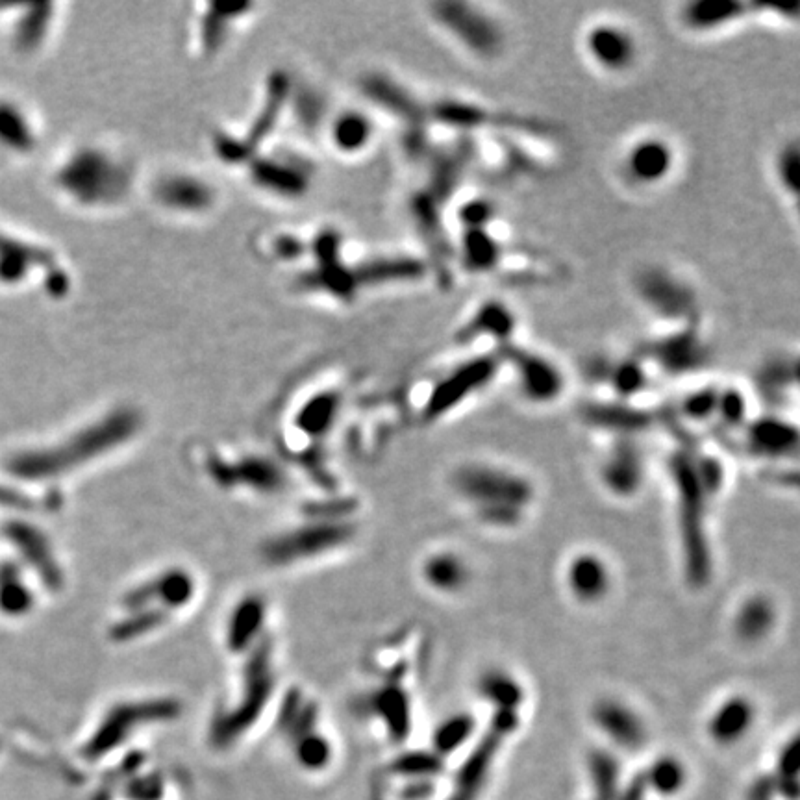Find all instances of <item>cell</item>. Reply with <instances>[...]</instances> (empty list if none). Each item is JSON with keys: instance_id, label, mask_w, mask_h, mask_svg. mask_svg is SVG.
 <instances>
[{"instance_id": "obj_1", "label": "cell", "mask_w": 800, "mask_h": 800, "mask_svg": "<svg viewBox=\"0 0 800 800\" xmlns=\"http://www.w3.org/2000/svg\"><path fill=\"white\" fill-rule=\"evenodd\" d=\"M452 488L473 506L482 525L515 528L534 500L532 482L512 469L493 463H463L452 475Z\"/></svg>"}, {"instance_id": "obj_2", "label": "cell", "mask_w": 800, "mask_h": 800, "mask_svg": "<svg viewBox=\"0 0 800 800\" xmlns=\"http://www.w3.org/2000/svg\"><path fill=\"white\" fill-rule=\"evenodd\" d=\"M669 467L675 486L684 571L693 588H702L710 582L712 576V554L706 534V502L710 497L700 484L691 454L676 452Z\"/></svg>"}, {"instance_id": "obj_3", "label": "cell", "mask_w": 800, "mask_h": 800, "mask_svg": "<svg viewBox=\"0 0 800 800\" xmlns=\"http://www.w3.org/2000/svg\"><path fill=\"white\" fill-rule=\"evenodd\" d=\"M138 426L136 413L119 410L65 441L60 449L39 452L32 456V460H25V473L28 476H54L80 467L128 441L136 434Z\"/></svg>"}, {"instance_id": "obj_4", "label": "cell", "mask_w": 800, "mask_h": 800, "mask_svg": "<svg viewBox=\"0 0 800 800\" xmlns=\"http://www.w3.org/2000/svg\"><path fill=\"white\" fill-rule=\"evenodd\" d=\"M432 21L456 47L478 62H495L506 49V30L488 8L473 2H436Z\"/></svg>"}, {"instance_id": "obj_5", "label": "cell", "mask_w": 800, "mask_h": 800, "mask_svg": "<svg viewBox=\"0 0 800 800\" xmlns=\"http://www.w3.org/2000/svg\"><path fill=\"white\" fill-rule=\"evenodd\" d=\"M632 286L641 304L669 328L699 321L697 291L675 271L647 265L636 273Z\"/></svg>"}, {"instance_id": "obj_6", "label": "cell", "mask_w": 800, "mask_h": 800, "mask_svg": "<svg viewBox=\"0 0 800 800\" xmlns=\"http://www.w3.org/2000/svg\"><path fill=\"white\" fill-rule=\"evenodd\" d=\"M678 167L675 143L663 134H639L626 143L617 160V173L628 188L652 191L665 186Z\"/></svg>"}, {"instance_id": "obj_7", "label": "cell", "mask_w": 800, "mask_h": 800, "mask_svg": "<svg viewBox=\"0 0 800 800\" xmlns=\"http://www.w3.org/2000/svg\"><path fill=\"white\" fill-rule=\"evenodd\" d=\"M502 358L499 350L491 354H476L473 358L460 363L447 375L439 380L434 389L430 391L425 404L423 417L426 421H438L447 417L450 412L463 406L471 397H476L480 391L488 388L489 384L499 375L502 367Z\"/></svg>"}, {"instance_id": "obj_8", "label": "cell", "mask_w": 800, "mask_h": 800, "mask_svg": "<svg viewBox=\"0 0 800 800\" xmlns=\"http://www.w3.org/2000/svg\"><path fill=\"white\" fill-rule=\"evenodd\" d=\"M582 52L604 75L625 76L638 67L641 43L630 26L613 19H599L582 32Z\"/></svg>"}, {"instance_id": "obj_9", "label": "cell", "mask_w": 800, "mask_h": 800, "mask_svg": "<svg viewBox=\"0 0 800 800\" xmlns=\"http://www.w3.org/2000/svg\"><path fill=\"white\" fill-rule=\"evenodd\" d=\"M521 713L495 712L486 732L476 738L475 749L460 765L449 800H476L484 789L486 778L497 760L504 741L519 728Z\"/></svg>"}, {"instance_id": "obj_10", "label": "cell", "mask_w": 800, "mask_h": 800, "mask_svg": "<svg viewBox=\"0 0 800 800\" xmlns=\"http://www.w3.org/2000/svg\"><path fill=\"white\" fill-rule=\"evenodd\" d=\"M504 365H510L521 395L532 404L547 406L565 391V373L558 363L538 350L526 349L515 341L499 349Z\"/></svg>"}, {"instance_id": "obj_11", "label": "cell", "mask_w": 800, "mask_h": 800, "mask_svg": "<svg viewBox=\"0 0 800 800\" xmlns=\"http://www.w3.org/2000/svg\"><path fill=\"white\" fill-rule=\"evenodd\" d=\"M271 689H273V675H271L269 650L263 647L254 654V658L247 665L241 702L213 726V738L219 747L234 743V739L249 730L271 697Z\"/></svg>"}, {"instance_id": "obj_12", "label": "cell", "mask_w": 800, "mask_h": 800, "mask_svg": "<svg viewBox=\"0 0 800 800\" xmlns=\"http://www.w3.org/2000/svg\"><path fill=\"white\" fill-rule=\"evenodd\" d=\"M699 326V321H693L669 328L663 336L650 341L641 356L667 375L695 373L708 360V347Z\"/></svg>"}, {"instance_id": "obj_13", "label": "cell", "mask_w": 800, "mask_h": 800, "mask_svg": "<svg viewBox=\"0 0 800 800\" xmlns=\"http://www.w3.org/2000/svg\"><path fill=\"white\" fill-rule=\"evenodd\" d=\"M752 19V2L691 0L678 6L676 21L693 36H713Z\"/></svg>"}, {"instance_id": "obj_14", "label": "cell", "mask_w": 800, "mask_h": 800, "mask_svg": "<svg viewBox=\"0 0 800 800\" xmlns=\"http://www.w3.org/2000/svg\"><path fill=\"white\" fill-rule=\"evenodd\" d=\"M591 721L619 749L639 750L647 743V725L634 706L619 697H602L591 708Z\"/></svg>"}, {"instance_id": "obj_15", "label": "cell", "mask_w": 800, "mask_h": 800, "mask_svg": "<svg viewBox=\"0 0 800 800\" xmlns=\"http://www.w3.org/2000/svg\"><path fill=\"white\" fill-rule=\"evenodd\" d=\"M176 710L178 706L173 700H141L119 704L102 721L99 732L93 738V747L99 750L112 749L126 738L128 732L138 728L136 725L169 719L176 715Z\"/></svg>"}, {"instance_id": "obj_16", "label": "cell", "mask_w": 800, "mask_h": 800, "mask_svg": "<svg viewBox=\"0 0 800 800\" xmlns=\"http://www.w3.org/2000/svg\"><path fill=\"white\" fill-rule=\"evenodd\" d=\"M519 317L512 308L499 299H489L476 306V310L465 319L458 332V343L489 341L499 349L510 345L517 336Z\"/></svg>"}, {"instance_id": "obj_17", "label": "cell", "mask_w": 800, "mask_h": 800, "mask_svg": "<svg viewBox=\"0 0 800 800\" xmlns=\"http://www.w3.org/2000/svg\"><path fill=\"white\" fill-rule=\"evenodd\" d=\"M565 586L580 604H599L610 595L612 569L593 550H580L565 567Z\"/></svg>"}, {"instance_id": "obj_18", "label": "cell", "mask_w": 800, "mask_h": 800, "mask_svg": "<svg viewBox=\"0 0 800 800\" xmlns=\"http://www.w3.org/2000/svg\"><path fill=\"white\" fill-rule=\"evenodd\" d=\"M600 480L606 491L619 499L639 493L645 480V460L638 445L626 438L615 443L600 465Z\"/></svg>"}, {"instance_id": "obj_19", "label": "cell", "mask_w": 800, "mask_h": 800, "mask_svg": "<svg viewBox=\"0 0 800 800\" xmlns=\"http://www.w3.org/2000/svg\"><path fill=\"white\" fill-rule=\"evenodd\" d=\"M756 706L747 695H728L708 717L706 732L715 745L734 747L747 738L756 723Z\"/></svg>"}, {"instance_id": "obj_20", "label": "cell", "mask_w": 800, "mask_h": 800, "mask_svg": "<svg viewBox=\"0 0 800 800\" xmlns=\"http://www.w3.org/2000/svg\"><path fill=\"white\" fill-rule=\"evenodd\" d=\"M349 538L350 530L345 526H306L302 530L291 532L289 536L276 539L267 554L273 562L288 563L317 556L332 547H338Z\"/></svg>"}, {"instance_id": "obj_21", "label": "cell", "mask_w": 800, "mask_h": 800, "mask_svg": "<svg viewBox=\"0 0 800 800\" xmlns=\"http://www.w3.org/2000/svg\"><path fill=\"white\" fill-rule=\"evenodd\" d=\"M747 428L750 450L765 458H788L797 452L799 432L797 426L778 415H765L752 421Z\"/></svg>"}, {"instance_id": "obj_22", "label": "cell", "mask_w": 800, "mask_h": 800, "mask_svg": "<svg viewBox=\"0 0 800 800\" xmlns=\"http://www.w3.org/2000/svg\"><path fill=\"white\" fill-rule=\"evenodd\" d=\"M778 613L775 602L763 593H754L739 602L732 617V632L745 645H758L775 630Z\"/></svg>"}, {"instance_id": "obj_23", "label": "cell", "mask_w": 800, "mask_h": 800, "mask_svg": "<svg viewBox=\"0 0 800 800\" xmlns=\"http://www.w3.org/2000/svg\"><path fill=\"white\" fill-rule=\"evenodd\" d=\"M476 695L491 712L521 713L525 704L526 689L517 676L502 669L488 667L476 678Z\"/></svg>"}, {"instance_id": "obj_24", "label": "cell", "mask_w": 800, "mask_h": 800, "mask_svg": "<svg viewBox=\"0 0 800 800\" xmlns=\"http://www.w3.org/2000/svg\"><path fill=\"white\" fill-rule=\"evenodd\" d=\"M458 254L467 271L486 275L502 269L506 260V247L499 238H495L489 228H473L463 230Z\"/></svg>"}, {"instance_id": "obj_25", "label": "cell", "mask_w": 800, "mask_h": 800, "mask_svg": "<svg viewBox=\"0 0 800 800\" xmlns=\"http://www.w3.org/2000/svg\"><path fill=\"white\" fill-rule=\"evenodd\" d=\"M421 575L428 588L443 595H452L469 586L473 573L462 554L454 550H439L426 558Z\"/></svg>"}, {"instance_id": "obj_26", "label": "cell", "mask_w": 800, "mask_h": 800, "mask_svg": "<svg viewBox=\"0 0 800 800\" xmlns=\"http://www.w3.org/2000/svg\"><path fill=\"white\" fill-rule=\"evenodd\" d=\"M195 593V584L191 576L184 571H169L165 575L158 576L154 582L145 584L136 593H132L126 604L130 610L143 608L149 600H160L163 610H176L186 606Z\"/></svg>"}, {"instance_id": "obj_27", "label": "cell", "mask_w": 800, "mask_h": 800, "mask_svg": "<svg viewBox=\"0 0 800 800\" xmlns=\"http://www.w3.org/2000/svg\"><path fill=\"white\" fill-rule=\"evenodd\" d=\"M36 134L23 108L0 97V150L8 154H28L34 150Z\"/></svg>"}, {"instance_id": "obj_28", "label": "cell", "mask_w": 800, "mask_h": 800, "mask_svg": "<svg viewBox=\"0 0 800 800\" xmlns=\"http://www.w3.org/2000/svg\"><path fill=\"white\" fill-rule=\"evenodd\" d=\"M604 378L621 402H630L649 386V371L643 356H628L606 367Z\"/></svg>"}, {"instance_id": "obj_29", "label": "cell", "mask_w": 800, "mask_h": 800, "mask_svg": "<svg viewBox=\"0 0 800 800\" xmlns=\"http://www.w3.org/2000/svg\"><path fill=\"white\" fill-rule=\"evenodd\" d=\"M643 773L645 784L649 789V795L671 799L676 797L682 789L686 788L688 782V769L682 760L671 754L658 756L654 762Z\"/></svg>"}, {"instance_id": "obj_30", "label": "cell", "mask_w": 800, "mask_h": 800, "mask_svg": "<svg viewBox=\"0 0 800 800\" xmlns=\"http://www.w3.org/2000/svg\"><path fill=\"white\" fill-rule=\"evenodd\" d=\"M476 736V719L473 713L456 712L439 723L434 732V754L449 758L463 749Z\"/></svg>"}, {"instance_id": "obj_31", "label": "cell", "mask_w": 800, "mask_h": 800, "mask_svg": "<svg viewBox=\"0 0 800 800\" xmlns=\"http://www.w3.org/2000/svg\"><path fill=\"white\" fill-rule=\"evenodd\" d=\"M265 619V608L260 599L243 600L236 608L228 626V645L230 649L243 650L256 639Z\"/></svg>"}, {"instance_id": "obj_32", "label": "cell", "mask_w": 800, "mask_h": 800, "mask_svg": "<svg viewBox=\"0 0 800 800\" xmlns=\"http://www.w3.org/2000/svg\"><path fill=\"white\" fill-rule=\"evenodd\" d=\"M591 425H600L602 428H613L615 432H621L623 436L630 432H638L639 428L649 423L647 413L632 408L630 404H602V406H591L586 413Z\"/></svg>"}, {"instance_id": "obj_33", "label": "cell", "mask_w": 800, "mask_h": 800, "mask_svg": "<svg viewBox=\"0 0 800 800\" xmlns=\"http://www.w3.org/2000/svg\"><path fill=\"white\" fill-rule=\"evenodd\" d=\"M376 710L389 728L393 738H406L410 732V702L402 689H384L376 697Z\"/></svg>"}, {"instance_id": "obj_34", "label": "cell", "mask_w": 800, "mask_h": 800, "mask_svg": "<svg viewBox=\"0 0 800 800\" xmlns=\"http://www.w3.org/2000/svg\"><path fill=\"white\" fill-rule=\"evenodd\" d=\"M799 765V738L793 736L780 750L775 775H771L778 797L786 800L799 797Z\"/></svg>"}, {"instance_id": "obj_35", "label": "cell", "mask_w": 800, "mask_h": 800, "mask_svg": "<svg viewBox=\"0 0 800 800\" xmlns=\"http://www.w3.org/2000/svg\"><path fill=\"white\" fill-rule=\"evenodd\" d=\"M775 176L776 184L797 204L800 189V149L797 139L786 141L776 152Z\"/></svg>"}, {"instance_id": "obj_36", "label": "cell", "mask_w": 800, "mask_h": 800, "mask_svg": "<svg viewBox=\"0 0 800 800\" xmlns=\"http://www.w3.org/2000/svg\"><path fill=\"white\" fill-rule=\"evenodd\" d=\"M747 415H749V400L741 389L734 386L719 389L715 417H719L723 425L728 428H743L747 426Z\"/></svg>"}, {"instance_id": "obj_37", "label": "cell", "mask_w": 800, "mask_h": 800, "mask_svg": "<svg viewBox=\"0 0 800 800\" xmlns=\"http://www.w3.org/2000/svg\"><path fill=\"white\" fill-rule=\"evenodd\" d=\"M717 400H719V388L704 386V388L693 389L682 399L680 412L684 417H688L689 421L704 423L715 417Z\"/></svg>"}, {"instance_id": "obj_38", "label": "cell", "mask_w": 800, "mask_h": 800, "mask_svg": "<svg viewBox=\"0 0 800 800\" xmlns=\"http://www.w3.org/2000/svg\"><path fill=\"white\" fill-rule=\"evenodd\" d=\"M458 219L465 226V230L489 228L497 219V208L491 200L475 197L465 200L458 208Z\"/></svg>"}, {"instance_id": "obj_39", "label": "cell", "mask_w": 800, "mask_h": 800, "mask_svg": "<svg viewBox=\"0 0 800 800\" xmlns=\"http://www.w3.org/2000/svg\"><path fill=\"white\" fill-rule=\"evenodd\" d=\"M373 136V128L371 123L362 117V115H349L341 121L339 125L338 138L339 145L343 149L358 150L362 149L363 145Z\"/></svg>"}, {"instance_id": "obj_40", "label": "cell", "mask_w": 800, "mask_h": 800, "mask_svg": "<svg viewBox=\"0 0 800 800\" xmlns=\"http://www.w3.org/2000/svg\"><path fill=\"white\" fill-rule=\"evenodd\" d=\"M336 408L334 397H321L313 400L312 404L302 412L300 425L306 428V432H323V428L328 426Z\"/></svg>"}, {"instance_id": "obj_41", "label": "cell", "mask_w": 800, "mask_h": 800, "mask_svg": "<svg viewBox=\"0 0 800 800\" xmlns=\"http://www.w3.org/2000/svg\"><path fill=\"white\" fill-rule=\"evenodd\" d=\"M776 795L775 782L773 776H760L758 780L752 782L747 799L745 800H775Z\"/></svg>"}]
</instances>
